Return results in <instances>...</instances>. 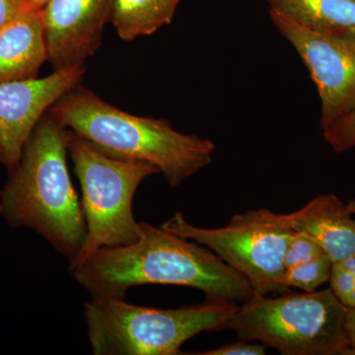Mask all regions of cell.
I'll return each mask as SVG.
<instances>
[{
  "label": "cell",
  "mask_w": 355,
  "mask_h": 355,
  "mask_svg": "<svg viewBox=\"0 0 355 355\" xmlns=\"http://www.w3.org/2000/svg\"><path fill=\"white\" fill-rule=\"evenodd\" d=\"M70 272L92 298H125L146 284L191 287L233 302L254 295L241 273L207 247L146 222L135 242L98 250Z\"/></svg>",
  "instance_id": "1"
},
{
  "label": "cell",
  "mask_w": 355,
  "mask_h": 355,
  "mask_svg": "<svg viewBox=\"0 0 355 355\" xmlns=\"http://www.w3.org/2000/svg\"><path fill=\"white\" fill-rule=\"evenodd\" d=\"M69 130L46 112L26 141L0 191V216L13 228L38 233L76 260L86 239L81 200L67 166Z\"/></svg>",
  "instance_id": "2"
},
{
  "label": "cell",
  "mask_w": 355,
  "mask_h": 355,
  "mask_svg": "<svg viewBox=\"0 0 355 355\" xmlns=\"http://www.w3.org/2000/svg\"><path fill=\"white\" fill-rule=\"evenodd\" d=\"M48 113L107 155L155 165L171 188L211 164L216 151L211 140L179 132L164 119L121 111L80 83Z\"/></svg>",
  "instance_id": "3"
},
{
  "label": "cell",
  "mask_w": 355,
  "mask_h": 355,
  "mask_svg": "<svg viewBox=\"0 0 355 355\" xmlns=\"http://www.w3.org/2000/svg\"><path fill=\"white\" fill-rule=\"evenodd\" d=\"M237 309L236 302L216 297L178 309L91 298L84 305V319L93 354L176 355L198 334L225 329Z\"/></svg>",
  "instance_id": "4"
},
{
  "label": "cell",
  "mask_w": 355,
  "mask_h": 355,
  "mask_svg": "<svg viewBox=\"0 0 355 355\" xmlns=\"http://www.w3.org/2000/svg\"><path fill=\"white\" fill-rule=\"evenodd\" d=\"M347 311L331 288L277 297L254 294L238 306L225 329L284 355L345 354Z\"/></svg>",
  "instance_id": "5"
},
{
  "label": "cell",
  "mask_w": 355,
  "mask_h": 355,
  "mask_svg": "<svg viewBox=\"0 0 355 355\" xmlns=\"http://www.w3.org/2000/svg\"><path fill=\"white\" fill-rule=\"evenodd\" d=\"M69 154L80 183L87 230L83 251L70 263L71 270L98 250L137 239L139 222L133 216V198L142 181L160 171L146 161L107 155L70 130Z\"/></svg>",
  "instance_id": "6"
},
{
  "label": "cell",
  "mask_w": 355,
  "mask_h": 355,
  "mask_svg": "<svg viewBox=\"0 0 355 355\" xmlns=\"http://www.w3.org/2000/svg\"><path fill=\"white\" fill-rule=\"evenodd\" d=\"M214 252L251 284L257 295L282 294L284 256L294 231L284 214L268 209L248 210L220 228H200L176 212L161 226Z\"/></svg>",
  "instance_id": "7"
},
{
  "label": "cell",
  "mask_w": 355,
  "mask_h": 355,
  "mask_svg": "<svg viewBox=\"0 0 355 355\" xmlns=\"http://www.w3.org/2000/svg\"><path fill=\"white\" fill-rule=\"evenodd\" d=\"M273 25L295 48L309 69L327 128L355 108V43L347 35L322 34L270 11Z\"/></svg>",
  "instance_id": "8"
},
{
  "label": "cell",
  "mask_w": 355,
  "mask_h": 355,
  "mask_svg": "<svg viewBox=\"0 0 355 355\" xmlns=\"http://www.w3.org/2000/svg\"><path fill=\"white\" fill-rule=\"evenodd\" d=\"M85 67L53 70L43 78L0 83V164L11 170L40 120L83 80Z\"/></svg>",
  "instance_id": "9"
},
{
  "label": "cell",
  "mask_w": 355,
  "mask_h": 355,
  "mask_svg": "<svg viewBox=\"0 0 355 355\" xmlns=\"http://www.w3.org/2000/svg\"><path fill=\"white\" fill-rule=\"evenodd\" d=\"M112 7L113 0H49L42 10L53 70L83 67L95 55Z\"/></svg>",
  "instance_id": "10"
},
{
  "label": "cell",
  "mask_w": 355,
  "mask_h": 355,
  "mask_svg": "<svg viewBox=\"0 0 355 355\" xmlns=\"http://www.w3.org/2000/svg\"><path fill=\"white\" fill-rule=\"evenodd\" d=\"M284 216L292 230L314 240L333 263L355 254V217L334 193L318 196Z\"/></svg>",
  "instance_id": "11"
},
{
  "label": "cell",
  "mask_w": 355,
  "mask_h": 355,
  "mask_svg": "<svg viewBox=\"0 0 355 355\" xmlns=\"http://www.w3.org/2000/svg\"><path fill=\"white\" fill-rule=\"evenodd\" d=\"M46 60L43 10L26 8L0 30V83L37 78Z\"/></svg>",
  "instance_id": "12"
},
{
  "label": "cell",
  "mask_w": 355,
  "mask_h": 355,
  "mask_svg": "<svg viewBox=\"0 0 355 355\" xmlns=\"http://www.w3.org/2000/svg\"><path fill=\"white\" fill-rule=\"evenodd\" d=\"M270 11L312 31L343 35L355 28V0H266Z\"/></svg>",
  "instance_id": "13"
},
{
  "label": "cell",
  "mask_w": 355,
  "mask_h": 355,
  "mask_svg": "<svg viewBox=\"0 0 355 355\" xmlns=\"http://www.w3.org/2000/svg\"><path fill=\"white\" fill-rule=\"evenodd\" d=\"M183 0H113L110 22L123 41L151 36L171 24Z\"/></svg>",
  "instance_id": "14"
},
{
  "label": "cell",
  "mask_w": 355,
  "mask_h": 355,
  "mask_svg": "<svg viewBox=\"0 0 355 355\" xmlns=\"http://www.w3.org/2000/svg\"><path fill=\"white\" fill-rule=\"evenodd\" d=\"M333 261L327 254L292 266L284 270L282 282L284 287L302 289L305 292L317 291L330 280Z\"/></svg>",
  "instance_id": "15"
},
{
  "label": "cell",
  "mask_w": 355,
  "mask_h": 355,
  "mask_svg": "<svg viewBox=\"0 0 355 355\" xmlns=\"http://www.w3.org/2000/svg\"><path fill=\"white\" fill-rule=\"evenodd\" d=\"M324 139L338 153L355 148V108L324 128Z\"/></svg>",
  "instance_id": "16"
},
{
  "label": "cell",
  "mask_w": 355,
  "mask_h": 355,
  "mask_svg": "<svg viewBox=\"0 0 355 355\" xmlns=\"http://www.w3.org/2000/svg\"><path fill=\"white\" fill-rule=\"evenodd\" d=\"M330 282L331 291L347 307L355 286V254L333 263Z\"/></svg>",
  "instance_id": "17"
},
{
  "label": "cell",
  "mask_w": 355,
  "mask_h": 355,
  "mask_svg": "<svg viewBox=\"0 0 355 355\" xmlns=\"http://www.w3.org/2000/svg\"><path fill=\"white\" fill-rule=\"evenodd\" d=\"M266 347L258 343H251L246 340L228 343L217 349L198 352L200 355H263Z\"/></svg>",
  "instance_id": "18"
},
{
  "label": "cell",
  "mask_w": 355,
  "mask_h": 355,
  "mask_svg": "<svg viewBox=\"0 0 355 355\" xmlns=\"http://www.w3.org/2000/svg\"><path fill=\"white\" fill-rule=\"evenodd\" d=\"M27 8L21 0H0V30Z\"/></svg>",
  "instance_id": "19"
},
{
  "label": "cell",
  "mask_w": 355,
  "mask_h": 355,
  "mask_svg": "<svg viewBox=\"0 0 355 355\" xmlns=\"http://www.w3.org/2000/svg\"><path fill=\"white\" fill-rule=\"evenodd\" d=\"M345 334L349 343V349L345 354L355 355V307L347 308L345 319Z\"/></svg>",
  "instance_id": "20"
},
{
  "label": "cell",
  "mask_w": 355,
  "mask_h": 355,
  "mask_svg": "<svg viewBox=\"0 0 355 355\" xmlns=\"http://www.w3.org/2000/svg\"><path fill=\"white\" fill-rule=\"evenodd\" d=\"M27 8L43 9L49 0H21Z\"/></svg>",
  "instance_id": "21"
},
{
  "label": "cell",
  "mask_w": 355,
  "mask_h": 355,
  "mask_svg": "<svg viewBox=\"0 0 355 355\" xmlns=\"http://www.w3.org/2000/svg\"><path fill=\"white\" fill-rule=\"evenodd\" d=\"M355 307V286L354 291H352V294H350V297L349 299V302H347V308H352Z\"/></svg>",
  "instance_id": "22"
},
{
  "label": "cell",
  "mask_w": 355,
  "mask_h": 355,
  "mask_svg": "<svg viewBox=\"0 0 355 355\" xmlns=\"http://www.w3.org/2000/svg\"><path fill=\"white\" fill-rule=\"evenodd\" d=\"M345 35H347V36L349 37L350 40H352L355 43V28L349 30V31H347V33H345Z\"/></svg>",
  "instance_id": "23"
},
{
  "label": "cell",
  "mask_w": 355,
  "mask_h": 355,
  "mask_svg": "<svg viewBox=\"0 0 355 355\" xmlns=\"http://www.w3.org/2000/svg\"><path fill=\"white\" fill-rule=\"evenodd\" d=\"M347 205H349L350 211L352 212V214H354L355 217V200H349V202H347Z\"/></svg>",
  "instance_id": "24"
}]
</instances>
